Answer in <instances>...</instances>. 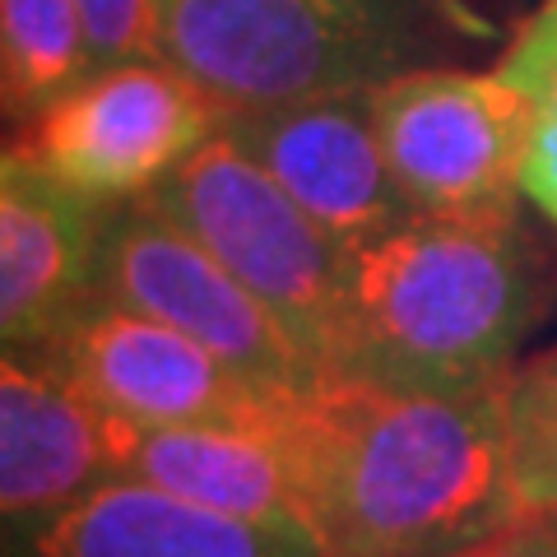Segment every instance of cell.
I'll list each match as a JSON object with an SVG mask.
<instances>
[{"label":"cell","mask_w":557,"mask_h":557,"mask_svg":"<svg viewBox=\"0 0 557 557\" xmlns=\"http://www.w3.org/2000/svg\"><path fill=\"white\" fill-rule=\"evenodd\" d=\"M79 20L94 70L163 57L153 0H79Z\"/></svg>","instance_id":"17"},{"label":"cell","mask_w":557,"mask_h":557,"mask_svg":"<svg viewBox=\"0 0 557 557\" xmlns=\"http://www.w3.org/2000/svg\"><path fill=\"white\" fill-rule=\"evenodd\" d=\"M112 205L57 182L20 153L0 163V339L38 354L98 298Z\"/></svg>","instance_id":"10"},{"label":"cell","mask_w":557,"mask_h":557,"mask_svg":"<svg viewBox=\"0 0 557 557\" xmlns=\"http://www.w3.org/2000/svg\"><path fill=\"white\" fill-rule=\"evenodd\" d=\"M497 75L516 84L534 108V135L520 172V190L557 223V0H548L534 20L502 51Z\"/></svg>","instance_id":"15"},{"label":"cell","mask_w":557,"mask_h":557,"mask_svg":"<svg viewBox=\"0 0 557 557\" xmlns=\"http://www.w3.org/2000/svg\"><path fill=\"white\" fill-rule=\"evenodd\" d=\"M145 200L265 302L317 376L335 368L348 251L251 153L219 131Z\"/></svg>","instance_id":"4"},{"label":"cell","mask_w":557,"mask_h":557,"mask_svg":"<svg viewBox=\"0 0 557 557\" xmlns=\"http://www.w3.org/2000/svg\"><path fill=\"white\" fill-rule=\"evenodd\" d=\"M507 381L405 391L321 372L278 409L321 557H456L530 520L516 497Z\"/></svg>","instance_id":"1"},{"label":"cell","mask_w":557,"mask_h":557,"mask_svg":"<svg viewBox=\"0 0 557 557\" xmlns=\"http://www.w3.org/2000/svg\"><path fill=\"white\" fill-rule=\"evenodd\" d=\"M553 302L548 251L516 209L413 214L348 251L344 335L330 372L405 391H474Z\"/></svg>","instance_id":"2"},{"label":"cell","mask_w":557,"mask_h":557,"mask_svg":"<svg viewBox=\"0 0 557 557\" xmlns=\"http://www.w3.org/2000/svg\"><path fill=\"white\" fill-rule=\"evenodd\" d=\"M223 135L298 200L344 251L395 233L418 209L399 190L372 116V89L237 112Z\"/></svg>","instance_id":"9"},{"label":"cell","mask_w":557,"mask_h":557,"mask_svg":"<svg viewBox=\"0 0 557 557\" xmlns=\"http://www.w3.org/2000/svg\"><path fill=\"white\" fill-rule=\"evenodd\" d=\"M376 135L399 190L418 214L516 209L534 108L493 75L405 70L372 89Z\"/></svg>","instance_id":"7"},{"label":"cell","mask_w":557,"mask_h":557,"mask_svg":"<svg viewBox=\"0 0 557 557\" xmlns=\"http://www.w3.org/2000/svg\"><path fill=\"white\" fill-rule=\"evenodd\" d=\"M223 121L228 112L172 61H126L89 70L33 112L10 153L102 205H126L205 149Z\"/></svg>","instance_id":"5"},{"label":"cell","mask_w":557,"mask_h":557,"mask_svg":"<svg viewBox=\"0 0 557 557\" xmlns=\"http://www.w3.org/2000/svg\"><path fill=\"white\" fill-rule=\"evenodd\" d=\"M511 474L525 516H557V348L507 381Z\"/></svg>","instance_id":"16"},{"label":"cell","mask_w":557,"mask_h":557,"mask_svg":"<svg viewBox=\"0 0 557 557\" xmlns=\"http://www.w3.org/2000/svg\"><path fill=\"white\" fill-rule=\"evenodd\" d=\"M456 557H507V534L487 539V544H479V548H469V553H456Z\"/></svg>","instance_id":"19"},{"label":"cell","mask_w":557,"mask_h":557,"mask_svg":"<svg viewBox=\"0 0 557 557\" xmlns=\"http://www.w3.org/2000/svg\"><path fill=\"white\" fill-rule=\"evenodd\" d=\"M507 557H557V516H530L507 530Z\"/></svg>","instance_id":"18"},{"label":"cell","mask_w":557,"mask_h":557,"mask_svg":"<svg viewBox=\"0 0 557 557\" xmlns=\"http://www.w3.org/2000/svg\"><path fill=\"white\" fill-rule=\"evenodd\" d=\"M112 479V418L47 354L0 362V516L10 553Z\"/></svg>","instance_id":"11"},{"label":"cell","mask_w":557,"mask_h":557,"mask_svg":"<svg viewBox=\"0 0 557 557\" xmlns=\"http://www.w3.org/2000/svg\"><path fill=\"white\" fill-rule=\"evenodd\" d=\"M98 298L182 330L274 399H293L317 381V368L265 302L145 196L112 205L98 256Z\"/></svg>","instance_id":"6"},{"label":"cell","mask_w":557,"mask_h":557,"mask_svg":"<svg viewBox=\"0 0 557 557\" xmlns=\"http://www.w3.org/2000/svg\"><path fill=\"white\" fill-rule=\"evenodd\" d=\"M94 70L79 0H0V94L10 116H33Z\"/></svg>","instance_id":"14"},{"label":"cell","mask_w":557,"mask_h":557,"mask_svg":"<svg viewBox=\"0 0 557 557\" xmlns=\"http://www.w3.org/2000/svg\"><path fill=\"white\" fill-rule=\"evenodd\" d=\"M38 354L57 362L102 413L139 428H256L274 423L278 409L288 405L242 381L182 330L108 298H94Z\"/></svg>","instance_id":"8"},{"label":"cell","mask_w":557,"mask_h":557,"mask_svg":"<svg viewBox=\"0 0 557 557\" xmlns=\"http://www.w3.org/2000/svg\"><path fill=\"white\" fill-rule=\"evenodd\" d=\"M159 51L228 116L376 89L442 42V0H153Z\"/></svg>","instance_id":"3"},{"label":"cell","mask_w":557,"mask_h":557,"mask_svg":"<svg viewBox=\"0 0 557 557\" xmlns=\"http://www.w3.org/2000/svg\"><path fill=\"white\" fill-rule=\"evenodd\" d=\"M24 557H321V548L302 525H260L108 479L51 520Z\"/></svg>","instance_id":"13"},{"label":"cell","mask_w":557,"mask_h":557,"mask_svg":"<svg viewBox=\"0 0 557 557\" xmlns=\"http://www.w3.org/2000/svg\"><path fill=\"white\" fill-rule=\"evenodd\" d=\"M112 479L163 487V493L186 497L196 507L260 520V525L307 530L298 469H293V450L284 442L278 418L256 428H139L112 418Z\"/></svg>","instance_id":"12"}]
</instances>
